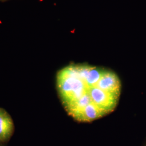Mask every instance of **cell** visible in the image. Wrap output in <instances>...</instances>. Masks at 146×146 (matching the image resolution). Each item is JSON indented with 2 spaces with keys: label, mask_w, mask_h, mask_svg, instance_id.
Segmentation results:
<instances>
[{
  "label": "cell",
  "mask_w": 146,
  "mask_h": 146,
  "mask_svg": "<svg viewBox=\"0 0 146 146\" xmlns=\"http://www.w3.org/2000/svg\"><path fill=\"white\" fill-rule=\"evenodd\" d=\"M97 86L107 93L120 96L121 87L120 80L116 74L111 71L103 69Z\"/></svg>",
  "instance_id": "1"
},
{
  "label": "cell",
  "mask_w": 146,
  "mask_h": 146,
  "mask_svg": "<svg viewBox=\"0 0 146 146\" xmlns=\"http://www.w3.org/2000/svg\"><path fill=\"white\" fill-rule=\"evenodd\" d=\"M13 130V122L7 113L0 111V140L9 137Z\"/></svg>",
  "instance_id": "2"
}]
</instances>
